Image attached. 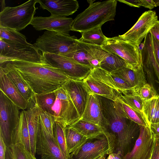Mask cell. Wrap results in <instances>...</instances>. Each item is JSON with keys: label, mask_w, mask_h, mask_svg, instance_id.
Listing matches in <instances>:
<instances>
[{"label": "cell", "mask_w": 159, "mask_h": 159, "mask_svg": "<svg viewBox=\"0 0 159 159\" xmlns=\"http://www.w3.org/2000/svg\"><path fill=\"white\" fill-rule=\"evenodd\" d=\"M9 148L13 159H37L22 144H12Z\"/></svg>", "instance_id": "obj_36"}, {"label": "cell", "mask_w": 159, "mask_h": 159, "mask_svg": "<svg viewBox=\"0 0 159 159\" xmlns=\"http://www.w3.org/2000/svg\"><path fill=\"white\" fill-rule=\"evenodd\" d=\"M24 111L30 135L31 152L35 156L37 135L39 126L40 109L34 96L29 102L27 109Z\"/></svg>", "instance_id": "obj_19"}, {"label": "cell", "mask_w": 159, "mask_h": 159, "mask_svg": "<svg viewBox=\"0 0 159 159\" xmlns=\"http://www.w3.org/2000/svg\"><path fill=\"white\" fill-rule=\"evenodd\" d=\"M0 68L2 70L24 98L29 102L35 94L15 68L13 64L10 62L0 64Z\"/></svg>", "instance_id": "obj_20"}, {"label": "cell", "mask_w": 159, "mask_h": 159, "mask_svg": "<svg viewBox=\"0 0 159 159\" xmlns=\"http://www.w3.org/2000/svg\"><path fill=\"white\" fill-rule=\"evenodd\" d=\"M54 92L56 99L52 108V115L55 122L66 127L70 126L80 117L63 85Z\"/></svg>", "instance_id": "obj_9"}, {"label": "cell", "mask_w": 159, "mask_h": 159, "mask_svg": "<svg viewBox=\"0 0 159 159\" xmlns=\"http://www.w3.org/2000/svg\"><path fill=\"white\" fill-rule=\"evenodd\" d=\"M126 67H130L123 58L115 53H109L100 63L99 67L111 73Z\"/></svg>", "instance_id": "obj_31"}, {"label": "cell", "mask_w": 159, "mask_h": 159, "mask_svg": "<svg viewBox=\"0 0 159 159\" xmlns=\"http://www.w3.org/2000/svg\"><path fill=\"white\" fill-rule=\"evenodd\" d=\"M156 7L159 6V0H154Z\"/></svg>", "instance_id": "obj_49"}, {"label": "cell", "mask_w": 159, "mask_h": 159, "mask_svg": "<svg viewBox=\"0 0 159 159\" xmlns=\"http://www.w3.org/2000/svg\"><path fill=\"white\" fill-rule=\"evenodd\" d=\"M113 102L117 111L123 117L134 122L139 125L149 126L143 112L131 107L119 98L118 96Z\"/></svg>", "instance_id": "obj_25"}, {"label": "cell", "mask_w": 159, "mask_h": 159, "mask_svg": "<svg viewBox=\"0 0 159 159\" xmlns=\"http://www.w3.org/2000/svg\"><path fill=\"white\" fill-rule=\"evenodd\" d=\"M65 135L67 148L70 154L76 151L88 138L69 126L66 127Z\"/></svg>", "instance_id": "obj_29"}, {"label": "cell", "mask_w": 159, "mask_h": 159, "mask_svg": "<svg viewBox=\"0 0 159 159\" xmlns=\"http://www.w3.org/2000/svg\"><path fill=\"white\" fill-rule=\"evenodd\" d=\"M79 42L75 36L47 30L38 37L34 45L42 53L66 56L76 50Z\"/></svg>", "instance_id": "obj_4"}, {"label": "cell", "mask_w": 159, "mask_h": 159, "mask_svg": "<svg viewBox=\"0 0 159 159\" xmlns=\"http://www.w3.org/2000/svg\"><path fill=\"white\" fill-rule=\"evenodd\" d=\"M34 97L39 107L52 115V108L56 99L54 91L42 94H35Z\"/></svg>", "instance_id": "obj_34"}, {"label": "cell", "mask_w": 159, "mask_h": 159, "mask_svg": "<svg viewBox=\"0 0 159 159\" xmlns=\"http://www.w3.org/2000/svg\"><path fill=\"white\" fill-rule=\"evenodd\" d=\"M89 75L94 79L110 86L119 94L131 93L132 88L123 80L100 67H94Z\"/></svg>", "instance_id": "obj_17"}, {"label": "cell", "mask_w": 159, "mask_h": 159, "mask_svg": "<svg viewBox=\"0 0 159 159\" xmlns=\"http://www.w3.org/2000/svg\"><path fill=\"white\" fill-rule=\"evenodd\" d=\"M1 3V11H2L5 8V4L4 0H0Z\"/></svg>", "instance_id": "obj_47"}, {"label": "cell", "mask_w": 159, "mask_h": 159, "mask_svg": "<svg viewBox=\"0 0 159 159\" xmlns=\"http://www.w3.org/2000/svg\"><path fill=\"white\" fill-rule=\"evenodd\" d=\"M152 35V43L154 55L159 66V42Z\"/></svg>", "instance_id": "obj_38"}, {"label": "cell", "mask_w": 159, "mask_h": 159, "mask_svg": "<svg viewBox=\"0 0 159 159\" xmlns=\"http://www.w3.org/2000/svg\"><path fill=\"white\" fill-rule=\"evenodd\" d=\"M139 126V135L134 147L122 159H150L154 143V136L149 126Z\"/></svg>", "instance_id": "obj_13"}, {"label": "cell", "mask_w": 159, "mask_h": 159, "mask_svg": "<svg viewBox=\"0 0 159 159\" xmlns=\"http://www.w3.org/2000/svg\"><path fill=\"white\" fill-rule=\"evenodd\" d=\"M149 32L159 42V20H157Z\"/></svg>", "instance_id": "obj_41"}, {"label": "cell", "mask_w": 159, "mask_h": 159, "mask_svg": "<svg viewBox=\"0 0 159 159\" xmlns=\"http://www.w3.org/2000/svg\"><path fill=\"white\" fill-rule=\"evenodd\" d=\"M11 141L12 144L19 143L22 144L31 152L27 120L25 114L23 110L20 112L19 124L11 134Z\"/></svg>", "instance_id": "obj_26"}, {"label": "cell", "mask_w": 159, "mask_h": 159, "mask_svg": "<svg viewBox=\"0 0 159 159\" xmlns=\"http://www.w3.org/2000/svg\"><path fill=\"white\" fill-rule=\"evenodd\" d=\"M0 90L20 109L26 110L29 102L24 98L2 70L0 68Z\"/></svg>", "instance_id": "obj_21"}, {"label": "cell", "mask_w": 159, "mask_h": 159, "mask_svg": "<svg viewBox=\"0 0 159 159\" xmlns=\"http://www.w3.org/2000/svg\"><path fill=\"white\" fill-rule=\"evenodd\" d=\"M101 47L107 52L115 53L120 57L134 70L142 67L139 47L119 36L107 38Z\"/></svg>", "instance_id": "obj_7"}, {"label": "cell", "mask_w": 159, "mask_h": 159, "mask_svg": "<svg viewBox=\"0 0 159 159\" xmlns=\"http://www.w3.org/2000/svg\"><path fill=\"white\" fill-rule=\"evenodd\" d=\"M157 20V16L155 11H146L130 29L124 34L118 36L139 47L143 40Z\"/></svg>", "instance_id": "obj_11"}, {"label": "cell", "mask_w": 159, "mask_h": 159, "mask_svg": "<svg viewBox=\"0 0 159 159\" xmlns=\"http://www.w3.org/2000/svg\"><path fill=\"white\" fill-rule=\"evenodd\" d=\"M102 49L101 47L79 41L76 50L66 57L83 65L93 68L90 62Z\"/></svg>", "instance_id": "obj_22"}, {"label": "cell", "mask_w": 159, "mask_h": 159, "mask_svg": "<svg viewBox=\"0 0 159 159\" xmlns=\"http://www.w3.org/2000/svg\"><path fill=\"white\" fill-rule=\"evenodd\" d=\"M118 96L131 107L143 112L144 101L138 96L131 93L125 95L120 94Z\"/></svg>", "instance_id": "obj_37"}, {"label": "cell", "mask_w": 159, "mask_h": 159, "mask_svg": "<svg viewBox=\"0 0 159 159\" xmlns=\"http://www.w3.org/2000/svg\"><path fill=\"white\" fill-rule=\"evenodd\" d=\"M106 159H122L121 155L118 153L112 152L109 154Z\"/></svg>", "instance_id": "obj_45"}, {"label": "cell", "mask_w": 159, "mask_h": 159, "mask_svg": "<svg viewBox=\"0 0 159 159\" xmlns=\"http://www.w3.org/2000/svg\"><path fill=\"white\" fill-rule=\"evenodd\" d=\"M10 62L13 64L34 94L53 92L71 79L60 69L44 62L40 63L13 61Z\"/></svg>", "instance_id": "obj_1"}, {"label": "cell", "mask_w": 159, "mask_h": 159, "mask_svg": "<svg viewBox=\"0 0 159 159\" xmlns=\"http://www.w3.org/2000/svg\"><path fill=\"white\" fill-rule=\"evenodd\" d=\"M37 2L42 9L47 10L54 16L65 17L71 15L79 7L75 0H37Z\"/></svg>", "instance_id": "obj_18"}, {"label": "cell", "mask_w": 159, "mask_h": 159, "mask_svg": "<svg viewBox=\"0 0 159 159\" xmlns=\"http://www.w3.org/2000/svg\"><path fill=\"white\" fill-rule=\"evenodd\" d=\"M88 93H91L114 101L118 95L116 91L106 84L93 78L89 74L83 80Z\"/></svg>", "instance_id": "obj_24"}, {"label": "cell", "mask_w": 159, "mask_h": 159, "mask_svg": "<svg viewBox=\"0 0 159 159\" xmlns=\"http://www.w3.org/2000/svg\"><path fill=\"white\" fill-rule=\"evenodd\" d=\"M149 127L156 139H159V122L151 123Z\"/></svg>", "instance_id": "obj_42"}, {"label": "cell", "mask_w": 159, "mask_h": 159, "mask_svg": "<svg viewBox=\"0 0 159 159\" xmlns=\"http://www.w3.org/2000/svg\"><path fill=\"white\" fill-rule=\"evenodd\" d=\"M42 57L44 63L60 69L75 80H83L93 69L64 56L47 53H43Z\"/></svg>", "instance_id": "obj_10"}, {"label": "cell", "mask_w": 159, "mask_h": 159, "mask_svg": "<svg viewBox=\"0 0 159 159\" xmlns=\"http://www.w3.org/2000/svg\"><path fill=\"white\" fill-rule=\"evenodd\" d=\"M20 108L2 91L0 92V136L7 147L12 144L11 134L20 119Z\"/></svg>", "instance_id": "obj_8"}, {"label": "cell", "mask_w": 159, "mask_h": 159, "mask_svg": "<svg viewBox=\"0 0 159 159\" xmlns=\"http://www.w3.org/2000/svg\"><path fill=\"white\" fill-rule=\"evenodd\" d=\"M6 159H13L9 148L7 147L6 154Z\"/></svg>", "instance_id": "obj_46"}, {"label": "cell", "mask_w": 159, "mask_h": 159, "mask_svg": "<svg viewBox=\"0 0 159 159\" xmlns=\"http://www.w3.org/2000/svg\"><path fill=\"white\" fill-rule=\"evenodd\" d=\"M37 0H29L15 7H6L0 12V27L19 31L30 24L36 12Z\"/></svg>", "instance_id": "obj_5"}, {"label": "cell", "mask_w": 159, "mask_h": 159, "mask_svg": "<svg viewBox=\"0 0 159 159\" xmlns=\"http://www.w3.org/2000/svg\"><path fill=\"white\" fill-rule=\"evenodd\" d=\"M66 127L61 123L55 122L53 128V136L63 152L68 157L72 158L67 148L65 135Z\"/></svg>", "instance_id": "obj_33"}, {"label": "cell", "mask_w": 159, "mask_h": 159, "mask_svg": "<svg viewBox=\"0 0 159 159\" xmlns=\"http://www.w3.org/2000/svg\"><path fill=\"white\" fill-rule=\"evenodd\" d=\"M90 1L88 7L73 20L71 30L82 33L102 26L105 22L114 20L117 0Z\"/></svg>", "instance_id": "obj_2"}, {"label": "cell", "mask_w": 159, "mask_h": 159, "mask_svg": "<svg viewBox=\"0 0 159 159\" xmlns=\"http://www.w3.org/2000/svg\"><path fill=\"white\" fill-rule=\"evenodd\" d=\"M73 20L70 17L51 15L49 17L34 16L30 24L37 30H47L69 34Z\"/></svg>", "instance_id": "obj_14"}, {"label": "cell", "mask_w": 159, "mask_h": 159, "mask_svg": "<svg viewBox=\"0 0 159 159\" xmlns=\"http://www.w3.org/2000/svg\"><path fill=\"white\" fill-rule=\"evenodd\" d=\"M13 61L43 62L42 53L34 44L25 45L0 39V63Z\"/></svg>", "instance_id": "obj_6"}, {"label": "cell", "mask_w": 159, "mask_h": 159, "mask_svg": "<svg viewBox=\"0 0 159 159\" xmlns=\"http://www.w3.org/2000/svg\"><path fill=\"white\" fill-rule=\"evenodd\" d=\"M80 119L107 130V122L103 113L101 100L98 95L94 93H89L85 107Z\"/></svg>", "instance_id": "obj_15"}, {"label": "cell", "mask_w": 159, "mask_h": 159, "mask_svg": "<svg viewBox=\"0 0 159 159\" xmlns=\"http://www.w3.org/2000/svg\"><path fill=\"white\" fill-rule=\"evenodd\" d=\"M69 126L88 138L108 131L101 126L85 121L80 118Z\"/></svg>", "instance_id": "obj_27"}, {"label": "cell", "mask_w": 159, "mask_h": 159, "mask_svg": "<svg viewBox=\"0 0 159 159\" xmlns=\"http://www.w3.org/2000/svg\"><path fill=\"white\" fill-rule=\"evenodd\" d=\"M0 39L14 43L28 45L26 37L16 30L0 27Z\"/></svg>", "instance_id": "obj_32"}, {"label": "cell", "mask_w": 159, "mask_h": 159, "mask_svg": "<svg viewBox=\"0 0 159 159\" xmlns=\"http://www.w3.org/2000/svg\"><path fill=\"white\" fill-rule=\"evenodd\" d=\"M131 93L138 96L144 101L150 99L158 95L154 87L147 83L142 86L133 88Z\"/></svg>", "instance_id": "obj_35"}, {"label": "cell", "mask_w": 159, "mask_h": 159, "mask_svg": "<svg viewBox=\"0 0 159 159\" xmlns=\"http://www.w3.org/2000/svg\"><path fill=\"white\" fill-rule=\"evenodd\" d=\"M150 159H159V139L155 138L154 143Z\"/></svg>", "instance_id": "obj_39"}, {"label": "cell", "mask_w": 159, "mask_h": 159, "mask_svg": "<svg viewBox=\"0 0 159 159\" xmlns=\"http://www.w3.org/2000/svg\"><path fill=\"white\" fill-rule=\"evenodd\" d=\"M36 153L40 159H72L61 151L53 136L49 134L40 125L37 134Z\"/></svg>", "instance_id": "obj_12"}, {"label": "cell", "mask_w": 159, "mask_h": 159, "mask_svg": "<svg viewBox=\"0 0 159 159\" xmlns=\"http://www.w3.org/2000/svg\"><path fill=\"white\" fill-rule=\"evenodd\" d=\"M120 2L125 3L130 6L139 7H140V0H118Z\"/></svg>", "instance_id": "obj_44"}, {"label": "cell", "mask_w": 159, "mask_h": 159, "mask_svg": "<svg viewBox=\"0 0 159 159\" xmlns=\"http://www.w3.org/2000/svg\"><path fill=\"white\" fill-rule=\"evenodd\" d=\"M140 5L150 10L156 7L154 0H140Z\"/></svg>", "instance_id": "obj_43"}, {"label": "cell", "mask_w": 159, "mask_h": 159, "mask_svg": "<svg viewBox=\"0 0 159 159\" xmlns=\"http://www.w3.org/2000/svg\"><path fill=\"white\" fill-rule=\"evenodd\" d=\"M81 37L79 41L101 47L106 41L107 37L102 33L101 26L81 33Z\"/></svg>", "instance_id": "obj_28"}, {"label": "cell", "mask_w": 159, "mask_h": 159, "mask_svg": "<svg viewBox=\"0 0 159 159\" xmlns=\"http://www.w3.org/2000/svg\"><path fill=\"white\" fill-rule=\"evenodd\" d=\"M7 148L3 138L0 136V159H6Z\"/></svg>", "instance_id": "obj_40"}, {"label": "cell", "mask_w": 159, "mask_h": 159, "mask_svg": "<svg viewBox=\"0 0 159 159\" xmlns=\"http://www.w3.org/2000/svg\"><path fill=\"white\" fill-rule=\"evenodd\" d=\"M63 85L81 118L85 107L89 93L83 80L70 79Z\"/></svg>", "instance_id": "obj_16"}, {"label": "cell", "mask_w": 159, "mask_h": 159, "mask_svg": "<svg viewBox=\"0 0 159 159\" xmlns=\"http://www.w3.org/2000/svg\"><path fill=\"white\" fill-rule=\"evenodd\" d=\"M111 73L123 80L132 89L142 86L147 83L145 73L142 67L136 70L126 67Z\"/></svg>", "instance_id": "obj_23"}, {"label": "cell", "mask_w": 159, "mask_h": 159, "mask_svg": "<svg viewBox=\"0 0 159 159\" xmlns=\"http://www.w3.org/2000/svg\"><path fill=\"white\" fill-rule=\"evenodd\" d=\"M115 149L114 136L108 131L88 138L70 155L72 159H105Z\"/></svg>", "instance_id": "obj_3"}, {"label": "cell", "mask_w": 159, "mask_h": 159, "mask_svg": "<svg viewBox=\"0 0 159 159\" xmlns=\"http://www.w3.org/2000/svg\"><path fill=\"white\" fill-rule=\"evenodd\" d=\"M143 112L149 125L159 122V95L144 101Z\"/></svg>", "instance_id": "obj_30"}, {"label": "cell", "mask_w": 159, "mask_h": 159, "mask_svg": "<svg viewBox=\"0 0 159 159\" xmlns=\"http://www.w3.org/2000/svg\"><path fill=\"white\" fill-rule=\"evenodd\" d=\"M155 75L157 77L159 83V68L155 71Z\"/></svg>", "instance_id": "obj_48"}]
</instances>
